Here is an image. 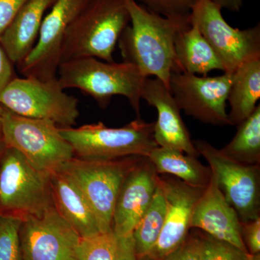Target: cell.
Returning a JSON list of instances; mask_svg holds the SVG:
<instances>
[{
  "label": "cell",
  "instance_id": "cell-26",
  "mask_svg": "<svg viewBox=\"0 0 260 260\" xmlns=\"http://www.w3.org/2000/svg\"><path fill=\"white\" fill-rule=\"evenodd\" d=\"M23 218L0 213V260H23L20 229Z\"/></svg>",
  "mask_w": 260,
  "mask_h": 260
},
{
  "label": "cell",
  "instance_id": "cell-23",
  "mask_svg": "<svg viewBox=\"0 0 260 260\" xmlns=\"http://www.w3.org/2000/svg\"><path fill=\"white\" fill-rule=\"evenodd\" d=\"M78 260H138L133 234H120L113 229L80 239Z\"/></svg>",
  "mask_w": 260,
  "mask_h": 260
},
{
  "label": "cell",
  "instance_id": "cell-17",
  "mask_svg": "<svg viewBox=\"0 0 260 260\" xmlns=\"http://www.w3.org/2000/svg\"><path fill=\"white\" fill-rule=\"evenodd\" d=\"M190 226L247 251L242 240V222L220 191L213 174L195 205Z\"/></svg>",
  "mask_w": 260,
  "mask_h": 260
},
{
  "label": "cell",
  "instance_id": "cell-30",
  "mask_svg": "<svg viewBox=\"0 0 260 260\" xmlns=\"http://www.w3.org/2000/svg\"><path fill=\"white\" fill-rule=\"evenodd\" d=\"M28 0H0V37Z\"/></svg>",
  "mask_w": 260,
  "mask_h": 260
},
{
  "label": "cell",
  "instance_id": "cell-10",
  "mask_svg": "<svg viewBox=\"0 0 260 260\" xmlns=\"http://www.w3.org/2000/svg\"><path fill=\"white\" fill-rule=\"evenodd\" d=\"M199 155L208 162L224 197L241 222L260 217L259 165H247L229 158L205 140L194 143Z\"/></svg>",
  "mask_w": 260,
  "mask_h": 260
},
{
  "label": "cell",
  "instance_id": "cell-6",
  "mask_svg": "<svg viewBox=\"0 0 260 260\" xmlns=\"http://www.w3.org/2000/svg\"><path fill=\"white\" fill-rule=\"evenodd\" d=\"M2 129L6 146L18 150L42 172L59 170L75 157L73 147L53 121L25 117L5 108Z\"/></svg>",
  "mask_w": 260,
  "mask_h": 260
},
{
  "label": "cell",
  "instance_id": "cell-8",
  "mask_svg": "<svg viewBox=\"0 0 260 260\" xmlns=\"http://www.w3.org/2000/svg\"><path fill=\"white\" fill-rule=\"evenodd\" d=\"M0 104L18 115L51 121L59 127L75 125L80 115L78 99L65 93L57 78H13L0 93Z\"/></svg>",
  "mask_w": 260,
  "mask_h": 260
},
{
  "label": "cell",
  "instance_id": "cell-34",
  "mask_svg": "<svg viewBox=\"0 0 260 260\" xmlns=\"http://www.w3.org/2000/svg\"><path fill=\"white\" fill-rule=\"evenodd\" d=\"M5 108L0 104V140L3 139V129H2V120H3V114Z\"/></svg>",
  "mask_w": 260,
  "mask_h": 260
},
{
  "label": "cell",
  "instance_id": "cell-18",
  "mask_svg": "<svg viewBox=\"0 0 260 260\" xmlns=\"http://www.w3.org/2000/svg\"><path fill=\"white\" fill-rule=\"evenodd\" d=\"M49 180L54 208L80 237L101 233L93 210L74 181L60 170L51 173Z\"/></svg>",
  "mask_w": 260,
  "mask_h": 260
},
{
  "label": "cell",
  "instance_id": "cell-24",
  "mask_svg": "<svg viewBox=\"0 0 260 260\" xmlns=\"http://www.w3.org/2000/svg\"><path fill=\"white\" fill-rule=\"evenodd\" d=\"M166 210L165 198L158 180L153 200L133 232L138 260L145 259L156 244L164 228Z\"/></svg>",
  "mask_w": 260,
  "mask_h": 260
},
{
  "label": "cell",
  "instance_id": "cell-32",
  "mask_svg": "<svg viewBox=\"0 0 260 260\" xmlns=\"http://www.w3.org/2000/svg\"><path fill=\"white\" fill-rule=\"evenodd\" d=\"M13 64L0 44V93L15 78Z\"/></svg>",
  "mask_w": 260,
  "mask_h": 260
},
{
  "label": "cell",
  "instance_id": "cell-15",
  "mask_svg": "<svg viewBox=\"0 0 260 260\" xmlns=\"http://www.w3.org/2000/svg\"><path fill=\"white\" fill-rule=\"evenodd\" d=\"M141 97L158 112L153 128L158 146L198 157L199 153L181 117V109L165 84L157 78H145Z\"/></svg>",
  "mask_w": 260,
  "mask_h": 260
},
{
  "label": "cell",
  "instance_id": "cell-7",
  "mask_svg": "<svg viewBox=\"0 0 260 260\" xmlns=\"http://www.w3.org/2000/svg\"><path fill=\"white\" fill-rule=\"evenodd\" d=\"M49 176L6 147L0 159V213L24 218L54 208Z\"/></svg>",
  "mask_w": 260,
  "mask_h": 260
},
{
  "label": "cell",
  "instance_id": "cell-11",
  "mask_svg": "<svg viewBox=\"0 0 260 260\" xmlns=\"http://www.w3.org/2000/svg\"><path fill=\"white\" fill-rule=\"evenodd\" d=\"M234 74L200 77L188 73H173L169 90L181 110L205 124L232 125L226 103Z\"/></svg>",
  "mask_w": 260,
  "mask_h": 260
},
{
  "label": "cell",
  "instance_id": "cell-12",
  "mask_svg": "<svg viewBox=\"0 0 260 260\" xmlns=\"http://www.w3.org/2000/svg\"><path fill=\"white\" fill-rule=\"evenodd\" d=\"M90 0H55L44 16L39 37L30 54L18 65L24 77L54 79L60 64L68 29Z\"/></svg>",
  "mask_w": 260,
  "mask_h": 260
},
{
  "label": "cell",
  "instance_id": "cell-35",
  "mask_svg": "<svg viewBox=\"0 0 260 260\" xmlns=\"http://www.w3.org/2000/svg\"><path fill=\"white\" fill-rule=\"evenodd\" d=\"M6 145L3 140H0V159L2 158L3 153H4L5 148H6Z\"/></svg>",
  "mask_w": 260,
  "mask_h": 260
},
{
  "label": "cell",
  "instance_id": "cell-4",
  "mask_svg": "<svg viewBox=\"0 0 260 260\" xmlns=\"http://www.w3.org/2000/svg\"><path fill=\"white\" fill-rule=\"evenodd\" d=\"M153 128L154 122L137 118L121 127H109L99 122L78 128L59 127V131L73 147L75 157L104 160L132 155L148 157L158 147Z\"/></svg>",
  "mask_w": 260,
  "mask_h": 260
},
{
  "label": "cell",
  "instance_id": "cell-1",
  "mask_svg": "<svg viewBox=\"0 0 260 260\" xmlns=\"http://www.w3.org/2000/svg\"><path fill=\"white\" fill-rule=\"evenodd\" d=\"M129 23L118 45L123 60L136 67L145 78L154 76L169 88L177 73L174 42L181 30L190 26V18H167L141 6L136 0H124Z\"/></svg>",
  "mask_w": 260,
  "mask_h": 260
},
{
  "label": "cell",
  "instance_id": "cell-9",
  "mask_svg": "<svg viewBox=\"0 0 260 260\" xmlns=\"http://www.w3.org/2000/svg\"><path fill=\"white\" fill-rule=\"evenodd\" d=\"M222 8L210 0H198L191 10L190 22L209 43L223 67V73L234 74L244 63L260 57L259 24L241 30L224 19Z\"/></svg>",
  "mask_w": 260,
  "mask_h": 260
},
{
  "label": "cell",
  "instance_id": "cell-25",
  "mask_svg": "<svg viewBox=\"0 0 260 260\" xmlns=\"http://www.w3.org/2000/svg\"><path fill=\"white\" fill-rule=\"evenodd\" d=\"M220 151L229 158L247 165L260 164V104L238 125L237 134Z\"/></svg>",
  "mask_w": 260,
  "mask_h": 260
},
{
  "label": "cell",
  "instance_id": "cell-20",
  "mask_svg": "<svg viewBox=\"0 0 260 260\" xmlns=\"http://www.w3.org/2000/svg\"><path fill=\"white\" fill-rule=\"evenodd\" d=\"M177 34L174 42L177 73L206 76L214 70L223 72L218 56L194 23Z\"/></svg>",
  "mask_w": 260,
  "mask_h": 260
},
{
  "label": "cell",
  "instance_id": "cell-36",
  "mask_svg": "<svg viewBox=\"0 0 260 260\" xmlns=\"http://www.w3.org/2000/svg\"><path fill=\"white\" fill-rule=\"evenodd\" d=\"M248 260H260V254H249Z\"/></svg>",
  "mask_w": 260,
  "mask_h": 260
},
{
  "label": "cell",
  "instance_id": "cell-21",
  "mask_svg": "<svg viewBox=\"0 0 260 260\" xmlns=\"http://www.w3.org/2000/svg\"><path fill=\"white\" fill-rule=\"evenodd\" d=\"M260 98V57L244 63L234 73L228 96L229 120L238 126L251 115Z\"/></svg>",
  "mask_w": 260,
  "mask_h": 260
},
{
  "label": "cell",
  "instance_id": "cell-5",
  "mask_svg": "<svg viewBox=\"0 0 260 260\" xmlns=\"http://www.w3.org/2000/svg\"><path fill=\"white\" fill-rule=\"evenodd\" d=\"M143 158L132 155L95 160L74 157L59 169L79 188L95 214L101 233L112 229L113 214L123 182Z\"/></svg>",
  "mask_w": 260,
  "mask_h": 260
},
{
  "label": "cell",
  "instance_id": "cell-22",
  "mask_svg": "<svg viewBox=\"0 0 260 260\" xmlns=\"http://www.w3.org/2000/svg\"><path fill=\"white\" fill-rule=\"evenodd\" d=\"M148 158L158 175L173 176L194 187L205 189L211 179L209 167L201 164L197 157L174 149L157 147Z\"/></svg>",
  "mask_w": 260,
  "mask_h": 260
},
{
  "label": "cell",
  "instance_id": "cell-16",
  "mask_svg": "<svg viewBox=\"0 0 260 260\" xmlns=\"http://www.w3.org/2000/svg\"><path fill=\"white\" fill-rule=\"evenodd\" d=\"M158 182L148 157H144L126 176L116 200L112 229L120 234H133L153 200Z\"/></svg>",
  "mask_w": 260,
  "mask_h": 260
},
{
  "label": "cell",
  "instance_id": "cell-31",
  "mask_svg": "<svg viewBox=\"0 0 260 260\" xmlns=\"http://www.w3.org/2000/svg\"><path fill=\"white\" fill-rule=\"evenodd\" d=\"M162 260H200L197 237L188 236L185 242Z\"/></svg>",
  "mask_w": 260,
  "mask_h": 260
},
{
  "label": "cell",
  "instance_id": "cell-19",
  "mask_svg": "<svg viewBox=\"0 0 260 260\" xmlns=\"http://www.w3.org/2000/svg\"><path fill=\"white\" fill-rule=\"evenodd\" d=\"M54 2L28 0L0 37V44L13 64H21L34 49L46 12Z\"/></svg>",
  "mask_w": 260,
  "mask_h": 260
},
{
  "label": "cell",
  "instance_id": "cell-27",
  "mask_svg": "<svg viewBox=\"0 0 260 260\" xmlns=\"http://www.w3.org/2000/svg\"><path fill=\"white\" fill-rule=\"evenodd\" d=\"M197 239L200 260H248L249 257L247 251L205 233Z\"/></svg>",
  "mask_w": 260,
  "mask_h": 260
},
{
  "label": "cell",
  "instance_id": "cell-28",
  "mask_svg": "<svg viewBox=\"0 0 260 260\" xmlns=\"http://www.w3.org/2000/svg\"><path fill=\"white\" fill-rule=\"evenodd\" d=\"M147 9L167 18H189L198 0H139Z\"/></svg>",
  "mask_w": 260,
  "mask_h": 260
},
{
  "label": "cell",
  "instance_id": "cell-3",
  "mask_svg": "<svg viewBox=\"0 0 260 260\" xmlns=\"http://www.w3.org/2000/svg\"><path fill=\"white\" fill-rule=\"evenodd\" d=\"M56 78L61 88L79 89L102 109L107 107L114 95L125 97L140 118L145 78L130 63L108 62L93 57L73 59L59 64Z\"/></svg>",
  "mask_w": 260,
  "mask_h": 260
},
{
  "label": "cell",
  "instance_id": "cell-2",
  "mask_svg": "<svg viewBox=\"0 0 260 260\" xmlns=\"http://www.w3.org/2000/svg\"><path fill=\"white\" fill-rule=\"evenodd\" d=\"M129 23L124 0H90L68 29L60 64L85 57L114 61L116 46Z\"/></svg>",
  "mask_w": 260,
  "mask_h": 260
},
{
  "label": "cell",
  "instance_id": "cell-29",
  "mask_svg": "<svg viewBox=\"0 0 260 260\" xmlns=\"http://www.w3.org/2000/svg\"><path fill=\"white\" fill-rule=\"evenodd\" d=\"M242 237L249 254H260V217L242 222Z\"/></svg>",
  "mask_w": 260,
  "mask_h": 260
},
{
  "label": "cell",
  "instance_id": "cell-33",
  "mask_svg": "<svg viewBox=\"0 0 260 260\" xmlns=\"http://www.w3.org/2000/svg\"><path fill=\"white\" fill-rule=\"evenodd\" d=\"M220 8L232 12H239L242 8L244 0H210Z\"/></svg>",
  "mask_w": 260,
  "mask_h": 260
},
{
  "label": "cell",
  "instance_id": "cell-13",
  "mask_svg": "<svg viewBox=\"0 0 260 260\" xmlns=\"http://www.w3.org/2000/svg\"><path fill=\"white\" fill-rule=\"evenodd\" d=\"M20 237L23 260H78L81 238L54 207L23 218Z\"/></svg>",
  "mask_w": 260,
  "mask_h": 260
},
{
  "label": "cell",
  "instance_id": "cell-14",
  "mask_svg": "<svg viewBox=\"0 0 260 260\" xmlns=\"http://www.w3.org/2000/svg\"><path fill=\"white\" fill-rule=\"evenodd\" d=\"M158 180L167 210L160 237L146 257L150 260H162L185 242L195 205L205 189L194 187L168 174L158 175Z\"/></svg>",
  "mask_w": 260,
  "mask_h": 260
}]
</instances>
